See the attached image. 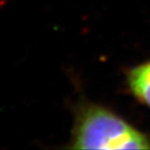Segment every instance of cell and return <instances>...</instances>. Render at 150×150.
I'll list each match as a JSON object with an SVG mask.
<instances>
[{
    "label": "cell",
    "instance_id": "6da1fadb",
    "mask_svg": "<svg viewBox=\"0 0 150 150\" xmlns=\"http://www.w3.org/2000/svg\"><path fill=\"white\" fill-rule=\"evenodd\" d=\"M69 148L150 149V137L110 108L80 101L75 108Z\"/></svg>",
    "mask_w": 150,
    "mask_h": 150
},
{
    "label": "cell",
    "instance_id": "7a4b0ae2",
    "mask_svg": "<svg viewBox=\"0 0 150 150\" xmlns=\"http://www.w3.org/2000/svg\"><path fill=\"white\" fill-rule=\"evenodd\" d=\"M125 81L134 98L150 108V59L127 69Z\"/></svg>",
    "mask_w": 150,
    "mask_h": 150
}]
</instances>
